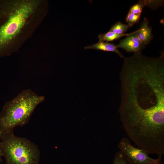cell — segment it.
I'll return each instance as SVG.
<instances>
[{
    "instance_id": "cell-4",
    "label": "cell",
    "mask_w": 164,
    "mask_h": 164,
    "mask_svg": "<svg viewBox=\"0 0 164 164\" xmlns=\"http://www.w3.org/2000/svg\"><path fill=\"white\" fill-rule=\"evenodd\" d=\"M121 152L132 164H163L162 157L154 159L150 157L144 150L135 147L129 139L125 137L121 138L118 145Z\"/></svg>"
},
{
    "instance_id": "cell-1",
    "label": "cell",
    "mask_w": 164,
    "mask_h": 164,
    "mask_svg": "<svg viewBox=\"0 0 164 164\" xmlns=\"http://www.w3.org/2000/svg\"><path fill=\"white\" fill-rule=\"evenodd\" d=\"M38 5L34 0H0V57L9 55L13 40L27 24Z\"/></svg>"
},
{
    "instance_id": "cell-3",
    "label": "cell",
    "mask_w": 164,
    "mask_h": 164,
    "mask_svg": "<svg viewBox=\"0 0 164 164\" xmlns=\"http://www.w3.org/2000/svg\"><path fill=\"white\" fill-rule=\"evenodd\" d=\"M1 142L6 164H39L40 151L30 140L17 136L12 131L2 133Z\"/></svg>"
},
{
    "instance_id": "cell-7",
    "label": "cell",
    "mask_w": 164,
    "mask_h": 164,
    "mask_svg": "<svg viewBox=\"0 0 164 164\" xmlns=\"http://www.w3.org/2000/svg\"><path fill=\"white\" fill-rule=\"evenodd\" d=\"M118 48L117 45L113 43L100 41L96 43L84 47L85 49H95L104 51L114 52L118 54L121 58H124L122 54Z\"/></svg>"
},
{
    "instance_id": "cell-2",
    "label": "cell",
    "mask_w": 164,
    "mask_h": 164,
    "mask_svg": "<svg viewBox=\"0 0 164 164\" xmlns=\"http://www.w3.org/2000/svg\"><path fill=\"white\" fill-rule=\"evenodd\" d=\"M45 99L30 89H25L7 101L0 112V133L13 131L27 124L36 107Z\"/></svg>"
},
{
    "instance_id": "cell-5",
    "label": "cell",
    "mask_w": 164,
    "mask_h": 164,
    "mask_svg": "<svg viewBox=\"0 0 164 164\" xmlns=\"http://www.w3.org/2000/svg\"><path fill=\"white\" fill-rule=\"evenodd\" d=\"M137 30L131 33L127 37L121 40L117 46L121 48L128 52H133L134 54L141 53L145 47L139 39L137 34Z\"/></svg>"
},
{
    "instance_id": "cell-8",
    "label": "cell",
    "mask_w": 164,
    "mask_h": 164,
    "mask_svg": "<svg viewBox=\"0 0 164 164\" xmlns=\"http://www.w3.org/2000/svg\"><path fill=\"white\" fill-rule=\"evenodd\" d=\"M131 33L118 34L109 31L106 33L99 34L98 36V38L100 41H112L118 39L122 37L128 36Z\"/></svg>"
},
{
    "instance_id": "cell-10",
    "label": "cell",
    "mask_w": 164,
    "mask_h": 164,
    "mask_svg": "<svg viewBox=\"0 0 164 164\" xmlns=\"http://www.w3.org/2000/svg\"><path fill=\"white\" fill-rule=\"evenodd\" d=\"M113 164H132L128 159L120 151L117 152L114 155Z\"/></svg>"
},
{
    "instance_id": "cell-12",
    "label": "cell",
    "mask_w": 164,
    "mask_h": 164,
    "mask_svg": "<svg viewBox=\"0 0 164 164\" xmlns=\"http://www.w3.org/2000/svg\"><path fill=\"white\" fill-rule=\"evenodd\" d=\"M141 14H135L128 12L125 19L126 21L127 24L133 26L138 22Z\"/></svg>"
},
{
    "instance_id": "cell-11",
    "label": "cell",
    "mask_w": 164,
    "mask_h": 164,
    "mask_svg": "<svg viewBox=\"0 0 164 164\" xmlns=\"http://www.w3.org/2000/svg\"><path fill=\"white\" fill-rule=\"evenodd\" d=\"M145 6V0H140L130 8L129 12L135 14H141L142 9Z\"/></svg>"
},
{
    "instance_id": "cell-6",
    "label": "cell",
    "mask_w": 164,
    "mask_h": 164,
    "mask_svg": "<svg viewBox=\"0 0 164 164\" xmlns=\"http://www.w3.org/2000/svg\"><path fill=\"white\" fill-rule=\"evenodd\" d=\"M137 33L139 39L144 46L151 41L153 37L152 28L149 26L148 21L146 18L144 19Z\"/></svg>"
},
{
    "instance_id": "cell-13",
    "label": "cell",
    "mask_w": 164,
    "mask_h": 164,
    "mask_svg": "<svg viewBox=\"0 0 164 164\" xmlns=\"http://www.w3.org/2000/svg\"><path fill=\"white\" fill-rule=\"evenodd\" d=\"M1 134L0 133V163L1 161L2 160V151H1Z\"/></svg>"
},
{
    "instance_id": "cell-9",
    "label": "cell",
    "mask_w": 164,
    "mask_h": 164,
    "mask_svg": "<svg viewBox=\"0 0 164 164\" xmlns=\"http://www.w3.org/2000/svg\"><path fill=\"white\" fill-rule=\"evenodd\" d=\"M132 26V25L130 24H125L120 22H118L111 27L110 31L118 34H123Z\"/></svg>"
}]
</instances>
